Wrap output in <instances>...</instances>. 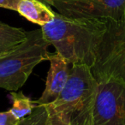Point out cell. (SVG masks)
<instances>
[{"mask_svg":"<svg viewBox=\"0 0 125 125\" xmlns=\"http://www.w3.org/2000/svg\"><path fill=\"white\" fill-rule=\"evenodd\" d=\"M40 1H41V2H43V3H45L46 0H40Z\"/></svg>","mask_w":125,"mask_h":125,"instance_id":"9a60e30c","label":"cell"},{"mask_svg":"<svg viewBox=\"0 0 125 125\" xmlns=\"http://www.w3.org/2000/svg\"><path fill=\"white\" fill-rule=\"evenodd\" d=\"M48 116L46 120V125H70L60 115L52 111H48Z\"/></svg>","mask_w":125,"mask_h":125,"instance_id":"4fadbf2b","label":"cell"},{"mask_svg":"<svg viewBox=\"0 0 125 125\" xmlns=\"http://www.w3.org/2000/svg\"><path fill=\"white\" fill-rule=\"evenodd\" d=\"M99 82L86 64L71 65L69 80L58 97L45 107L60 115L70 125H93Z\"/></svg>","mask_w":125,"mask_h":125,"instance_id":"7a4b0ae2","label":"cell"},{"mask_svg":"<svg viewBox=\"0 0 125 125\" xmlns=\"http://www.w3.org/2000/svg\"><path fill=\"white\" fill-rule=\"evenodd\" d=\"M98 82L93 125H125V84L113 79Z\"/></svg>","mask_w":125,"mask_h":125,"instance_id":"5b68a950","label":"cell"},{"mask_svg":"<svg viewBox=\"0 0 125 125\" xmlns=\"http://www.w3.org/2000/svg\"><path fill=\"white\" fill-rule=\"evenodd\" d=\"M28 32L21 28L10 26L0 21V56L14 51L27 40Z\"/></svg>","mask_w":125,"mask_h":125,"instance_id":"9c48e42d","label":"cell"},{"mask_svg":"<svg viewBox=\"0 0 125 125\" xmlns=\"http://www.w3.org/2000/svg\"><path fill=\"white\" fill-rule=\"evenodd\" d=\"M19 119L9 111L0 112V125H16Z\"/></svg>","mask_w":125,"mask_h":125,"instance_id":"7c38bea8","label":"cell"},{"mask_svg":"<svg viewBox=\"0 0 125 125\" xmlns=\"http://www.w3.org/2000/svg\"><path fill=\"white\" fill-rule=\"evenodd\" d=\"M0 57H2V56H0Z\"/></svg>","mask_w":125,"mask_h":125,"instance_id":"2e32d148","label":"cell"},{"mask_svg":"<svg viewBox=\"0 0 125 125\" xmlns=\"http://www.w3.org/2000/svg\"><path fill=\"white\" fill-rule=\"evenodd\" d=\"M10 98L12 99L13 105L10 111L19 120L31 114L32 111L38 106L35 101L27 97L22 92L12 91L10 93Z\"/></svg>","mask_w":125,"mask_h":125,"instance_id":"30bf717a","label":"cell"},{"mask_svg":"<svg viewBox=\"0 0 125 125\" xmlns=\"http://www.w3.org/2000/svg\"><path fill=\"white\" fill-rule=\"evenodd\" d=\"M16 11L27 20L40 27L51 22L55 17V12L40 0H20Z\"/></svg>","mask_w":125,"mask_h":125,"instance_id":"ba28073f","label":"cell"},{"mask_svg":"<svg viewBox=\"0 0 125 125\" xmlns=\"http://www.w3.org/2000/svg\"><path fill=\"white\" fill-rule=\"evenodd\" d=\"M47 116L45 105H38L31 114L20 119L16 125H46Z\"/></svg>","mask_w":125,"mask_h":125,"instance_id":"8fae6325","label":"cell"},{"mask_svg":"<svg viewBox=\"0 0 125 125\" xmlns=\"http://www.w3.org/2000/svg\"><path fill=\"white\" fill-rule=\"evenodd\" d=\"M49 45L41 28L28 32L23 43L9 54L0 57V87L11 92L21 88L33 69L47 60Z\"/></svg>","mask_w":125,"mask_h":125,"instance_id":"3957f363","label":"cell"},{"mask_svg":"<svg viewBox=\"0 0 125 125\" xmlns=\"http://www.w3.org/2000/svg\"><path fill=\"white\" fill-rule=\"evenodd\" d=\"M47 60L50 62V69L45 90L40 99L35 100L38 105H45L53 102L64 88L69 80L70 64L60 54L49 52Z\"/></svg>","mask_w":125,"mask_h":125,"instance_id":"52a82bcc","label":"cell"},{"mask_svg":"<svg viewBox=\"0 0 125 125\" xmlns=\"http://www.w3.org/2000/svg\"><path fill=\"white\" fill-rule=\"evenodd\" d=\"M90 69L97 82L113 79L125 84V12L118 20H107V29Z\"/></svg>","mask_w":125,"mask_h":125,"instance_id":"277c9868","label":"cell"},{"mask_svg":"<svg viewBox=\"0 0 125 125\" xmlns=\"http://www.w3.org/2000/svg\"><path fill=\"white\" fill-rule=\"evenodd\" d=\"M40 28L45 40L69 64L91 68L107 29V20L71 18L55 12L54 19Z\"/></svg>","mask_w":125,"mask_h":125,"instance_id":"6da1fadb","label":"cell"},{"mask_svg":"<svg viewBox=\"0 0 125 125\" xmlns=\"http://www.w3.org/2000/svg\"><path fill=\"white\" fill-rule=\"evenodd\" d=\"M19 1L20 0H0V7L16 11Z\"/></svg>","mask_w":125,"mask_h":125,"instance_id":"5bb4252c","label":"cell"},{"mask_svg":"<svg viewBox=\"0 0 125 125\" xmlns=\"http://www.w3.org/2000/svg\"><path fill=\"white\" fill-rule=\"evenodd\" d=\"M45 4L71 18L118 20L125 12V0H46Z\"/></svg>","mask_w":125,"mask_h":125,"instance_id":"8992f818","label":"cell"}]
</instances>
